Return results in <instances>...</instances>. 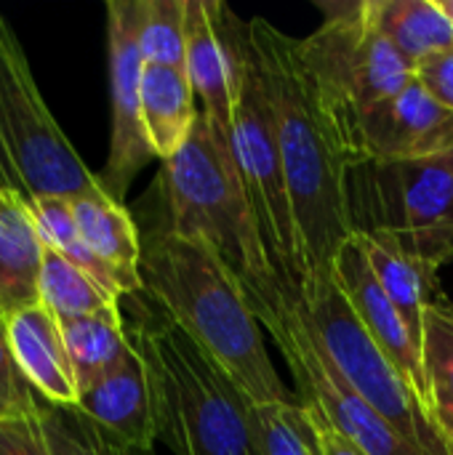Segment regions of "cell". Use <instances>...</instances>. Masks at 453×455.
Returning <instances> with one entry per match:
<instances>
[{
	"mask_svg": "<svg viewBox=\"0 0 453 455\" xmlns=\"http://www.w3.org/2000/svg\"><path fill=\"white\" fill-rule=\"evenodd\" d=\"M248 37L272 107L299 237V296L312 301L334 283L336 253L355 235L347 179L360 157L310 77L299 56V37L262 16L248 21Z\"/></svg>",
	"mask_w": 453,
	"mask_h": 455,
	"instance_id": "6da1fadb",
	"label": "cell"
},
{
	"mask_svg": "<svg viewBox=\"0 0 453 455\" xmlns=\"http://www.w3.org/2000/svg\"><path fill=\"white\" fill-rule=\"evenodd\" d=\"M144 293L259 408L299 400L272 365L243 283L203 243L166 227L142 232Z\"/></svg>",
	"mask_w": 453,
	"mask_h": 455,
	"instance_id": "7a4b0ae2",
	"label": "cell"
},
{
	"mask_svg": "<svg viewBox=\"0 0 453 455\" xmlns=\"http://www.w3.org/2000/svg\"><path fill=\"white\" fill-rule=\"evenodd\" d=\"M125 331L147 371L155 437L171 453L259 455L256 405L160 307Z\"/></svg>",
	"mask_w": 453,
	"mask_h": 455,
	"instance_id": "3957f363",
	"label": "cell"
},
{
	"mask_svg": "<svg viewBox=\"0 0 453 455\" xmlns=\"http://www.w3.org/2000/svg\"><path fill=\"white\" fill-rule=\"evenodd\" d=\"M160 189L168 232L208 245L246 291L283 285L262 245L232 144L203 112L190 141L163 160Z\"/></svg>",
	"mask_w": 453,
	"mask_h": 455,
	"instance_id": "277c9868",
	"label": "cell"
},
{
	"mask_svg": "<svg viewBox=\"0 0 453 455\" xmlns=\"http://www.w3.org/2000/svg\"><path fill=\"white\" fill-rule=\"evenodd\" d=\"M219 27L230 45L232 83H235V115H232V152L243 187L248 192L262 245L283 283V288L299 293V237L275 136L272 107L256 67L248 24H243L224 3H219Z\"/></svg>",
	"mask_w": 453,
	"mask_h": 455,
	"instance_id": "5b68a950",
	"label": "cell"
},
{
	"mask_svg": "<svg viewBox=\"0 0 453 455\" xmlns=\"http://www.w3.org/2000/svg\"><path fill=\"white\" fill-rule=\"evenodd\" d=\"M355 235H387L441 272L453 259V149L414 160H360L347 179Z\"/></svg>",
	"mask_w": 453,
	"mask_h": 455,
	"instance_id": "8992f818",
	"label": "cell"
},
{
	"mask_svg": "<svg viewBox=\"0 0 453 455\" xmlns=\"http://www.w3.org/2000/svg\"><path fill=\"white\" fill-rule=\"evenodd\" d=\"M320 11L323 24L299 40V56L360 157L363 117L414 80V64L374 27L366 0L320 3Z\"/></svg>",
	"mask_w": 453,
	"mask_h": 455,
	"instance_id": "52a82bcc",
	"label": "cell"
},
{
	"mask_svg": "<svg viewBox=\"0 0 453 455\" xmlns=\"http://www.w3.org/2000/svg\"><path fill=\"white\" fill-rule=\"evenodd\" d=\"M0 157L11 187L27 203L35 197H80L104 189L77 157L48 112L27 56L0 13Z\"/></svg>",
	"mask_w": 453,
	"mask_h": 455,
	"instance_id": "ba28073f",
	"label": "cell"
},
{
	"mask_svg": "<svg viewBox=\"0 0 453 455\" xmlns=\"http://www.w3.org/2000/svg\"><path fill=\"white\" fill-rule=\"evenodd\" d=\"M246 293L256 320L286 357L302 403L318 408L344 437H350L368 455H419L328 360L304 317L299 293L283 285L267 293Z\"/></svg>",
	"mask_w": 453,
	"mask_h": 455,
	"instance_id": "9c48e42d",
	"label": "cell"
},
{
	"mask_svg": "<svg viewBox=\"0 0 453 455\" xmlns=\"http://www.w3.org/2000/svg\"><path fill=\"white\" fill-rule=\"evenodd\" d=\"M302 309L336 371L417 453L453 455L430 408L374 344L336 283L326 285L312 301H302Z\"/></svg>",
	"mask_w": 453,
	"mask_h": 455,
	"instance_id": "30bf717a",
	"label": "cell"
},
{
	"mask_svg": "<svg viewBox=\"0 0 453 455\" xmlns=\"http://www.w3.org/2000/svg\"><path fill=\"white\" fill-rule=\"evenodd\" d=\"M139 27H142V0L107 3L112 133H109V155L99 181L104 192L117 203H123V195L128 192L136 173L155 157L142 123L144 56L139 45Z\"/></svg>",
	"mask_w": 453,
	"mask_h": 455,
	"instance_id": "8fae6325",
	"label": "cell"
},
{
	"mask_svg": "<svg viewBox=\"0 0 453 455\" xmlns=\"http://www.w3.org/2000/svg\"><path fill=\"white\" fill-rule=\"evenodd\" d=\"M334 283L339 285V291L350 301L355 317L368 331V336L382 349V355L395 365V371L409 381V387L430 408L422 352H419L411 331L406 328L403 317L387 299L384 288L379 285V280L371 269V261L366 256L360 235H352L339 248L336 261H334Z\"/></svg>",
	"mask_w": 453,
	"mask_h": 455,
	"instance_id": "7c38bea8",
	"label": "cell"
},
{
	"mask_svg": "<svg viewBox=\"0 0 453 455\" xmlns=\"http://www.w3.org/2000/svg\"><path fill=\"white\" fill-rule=\"evenodd\" d=\"M453 149V109L417 80L374 107L360 123L363 160H414Z\"/></svg>",
	"mask_w": 453,
	"mask_h": 455,
	"instance_id": "4fadbf2b",
	"label": "cell"
},
{
	"mask_svg": "<svg viewBox=\"0 0 453 455\" xmlns=\"http://www.w3.org/2000/svg\"><path fill=\"white\" fill-rule=\"evenodd\" d=\"M184 72L195 96L200 99V112L230 139L235 115V83L230 45L219 27L216 0H187Z\"/></svg>",
	"mask_w": 453,
	"mask_h": 455,
	"instance_id": "5bb4252c",
	"label": "cell"
},
{
	"mask_svg": "<svg viewBox=\"0 0 453 455\" xmlns=\"http://www.w3.org/2000/svg\"><path fill=\"white\" fill-rule=\"evenodd\" d=\"M5 339L24 379L40 395V400L59 408L77 405L80 392L75 384L61 325L43 304L5 320Z\"/></svg>",
	"mask_w": 453,
	"mask_h": 455,
	"instance_id": "9a60e30c",
	"label": "cell"
},
{
	"mask_svg": "<svg viewBox=\"0 0 453 455\" xmlns=\"http://www.w3.org/2000/svg\"><path fill=\"white\" fill-rule=\"evenodd\" d=\"M75 408L125 448L152 453L158 437L152 421L150 384L136 349H131L123 365L112 371L104 381L83 392Z\"/></svg>",
	"mask_w": 453,
	"mask_h": 455,
	"instance_id": "2e32d148",
	"label": "cell"
},
{
	"mask_svg": "<svg viewBox=\"0 0 453 455\" xmlns=\"http://www.w3.org/2000/svg\"><path fill=\"white\" fill-rule=\"evenodd\" d=\"M45 243L35 227L29 203L8 187H0V317L40 304V275Z\"/></svg>",
	"mask_w": 453,
	"mask_h": 455,
	"instance_id": "e0dca14e",
	"label": "cell"
},
{
	"mask_svg": "<svg viewBox=\"0 0 453 455\" xmlns=\"http://www.w3.org/2000/svg\"><path fill=\"white\" fill-rule=\"evenodd\" d=\"M72 211L83 243L117 272L125 296L142 293V232L123 203L112 200L104 189H96L72 197Z\"/></svg>",
	"mask_w": 453,
	"mask_h": 455,
	"instance_id": "ac0fdd59",
	"label": "cell"
},
{
	"mask_svg": "<svg viewBox=\"0 0 453 455\" xmlns=\"http://www.w3.org/2000/svg\"><path fill=\"white\" fill-rule=\"evenodd\" d=\"M371 269L384 288L387 299L403 317L406 328L411 331L419 352H422V333H425V315L430 307L446 301L438 272L427 269L417 259H411L392 237L387 235H360Z\"/></svg>",
	"mask_w": 453,
	"mask_h": 455,
	"instance_id": "d6986e66",
	"label": "cell"
},
{
	"mask_svg": "<svg viewBox=\"0 0 453 455\" xmlns=\"http://www.w3.org/2000/svg\"><path fill=\"white\" fill-rule=\"evenodd\" d=\"M200 109L190 77L179 67L144 64L142 75V123L155 157H174L192 136Z\"/></svg>",
	"mask_w": 453,
	"mask_h": 455,
	"instance_id": "ffe728a7",
	"label": "cell"
},
{
	"mask_svg": "<svg viewBox=\"0 0 453 455\" xmlns=\"http://www.w3.org/2000/svg\"><path fill=\"white\" fill-rule=\"evenodd\" d=\"M59 325L64 333L67 355H69L80 395L93 389L112 371H117L133 349L120 307L75 317V320H64Z\"/></svg>",
	"mask_w": 453,
	"mask_h": 455,
	"instance_id": "44dd1931",
	"label": "cell"
},
{
	"mask_svg": "<svg viewBox=\"0 0 453 455\" xmlns=\"http://www.w3.org/2000/svg\"><path fill=\"white\" fill-rule=\"evenodd\" d=\"M366 5L374 27L411 64L453 48V24L441 0H366Z\"/></svg>",
	"mask_w": 453,
	"mask_h": 455,
	"instance_id": "7402d4cb",
	"label": "cell"
},
{
	"mask_svg": "<svg viewBox=\"0 0 453 455\" xmlns=\"http://www.w3.org/2000/svg\"><path fill=\"white\" fill-rule=\"evenodd\" d=\"M422 365L430 397V413L453 448V304H435L425 315Z\"/></svg>",
	"mask_w": 453,
	"mask_h": 455,
	"instance_id": "603a6c76",
	"label": "cell"
},
{
	"mask_svg": "<svg viewBox=\"0 0 453 455\" xmlns=\"http://www.w3.org/2000/svg\"><path fill=\"white\" fill-rule=\"evenodd\" d=\"M117 301L120 299L107 293L80 267L67 261L61 253L45 248V261H43V275H40V304L59 323L120 307Z\"/></svg>",
	"mask_w": 453,
	"mask_h": 455,
	"instance_id": "cb8c5ba5",
	"label": "cell"
},
{
	"mask_svg": "<svg viewBox=\"0 0 453 455\" xmlns=\"http://www.w3.org/2000/svg\"><path fill=\"white\" fill-rule=\"evenodd\" d=\"M259 455H320L310 411L302 400L254 408Z\"/></svg>",
	"mask_w": 453,
	"mask_h": 455,
	"instance_id": "d4e9b609",
	"label": "cell"
},
{
	"mask_svg": "<svg viewBox=\"0 0 453 455\" xmlns=\"http://www.w3.org/2000/svg\"><path fill=\"white\" fill-rule=\"evenodd\" d=\"M40 421L53 455H155V451L144 453L125 448L91 419H85L77 408H59L43 400Z\"/></svg>",
	"mask_w": 453,
	"mask_h": 455,
	"instance_id": "484cf974",
	"label": "cell"
},
{
	"mask_svg": "<svg viewBox=\"0 0 453 455\" xmlns=\"http://www.w3.org/2000/svg\"><path fill=\"white\" fill-rule=\"evenodd\" d=\"M139 45L144 64L184 69L187 0H142Z\"/></svg>",
	"mask_w": 453,
	"mask_h": 455,
	"instance_id": "4316f807",
	"label": "cell"
},
{
	"mask_svg": "<svg viewBox=\"0 0 453 455\" xmlns=\"http://www.w3.org/2000/svg\"><path fill=\"white\" fill-rule=\"evenodd\" d=\"M40 395L24 379L8 339L0 336V419H19L32 416L40 411Z\"/></svg>",
	"mask_w": 453,
	"mask_h": 455,
	"instance_id": "83f0119b",
	"label": "cell"
},
{
	"mask_svg": "<svg viewBox=\"0 0 453 455\" xmlns=\"http://www.w3.org/2000/svg\"><path fill=\"white\" fill-rule=\"evenodd\" d=\"M0 455H53L48 448L40 411L19 419H0Z\"/></svg>",
	"mask_w": 453,
	"mask_h": 455,
	"instance_id": "f1b7e54d",
	"label": "cell"
},
{
	"mask_svg": "<svg viewBox=\"0 0 453 455\" xmlns=\"http://www.w3.org/2000/svg\"><path fill=\"white\" fill-rule=\"evenodd\" d=\"M414 80L443 107L453 109V48L430 53L414 64Z\"/></svg>",
	"mask_w": 453,
	"mask_h": 455,
	"instance_id": "f546056e",
	"label": "cell"
},
{
	"mask_svg": "<svg viewBox=\"0 0 453 455\" xmlns=\"http://www.w3.org/2000/svg\"><path fill=\"white\" fill-rule=\"evenodd\" d=\"M307 411H310V419H312V429H315V437H318L320 455H368L360 445H355L350 437H344L318 408L307 405Z\"/></svg>",
	"mask_w": 453,
	"mask_h": 455,
	"instance_id": "4dcf8cb0",
	"label": "cell"
},
{
	"mask_svg": "<svg viewBox=\"0 0 453 455\" xmlns=\"http://www.w3.org/2000/svg\"><path fill=\"white\" fill-rule=\"evenodd\" d=\"M441 5H443V11H446V16L451 19V24H453V0H441Z\"/></svg>",
	"mask_w": 453,
	"mask_h": 455,
	"instance_id": "1f68e13d",
	"label": "cell"
},
{
	"mask_svg": "<svg viewBox=\"0 0 453 455\" xmlns=\"http://www.w3.org/2000/svg\"><path fill=\"white\" fill-rule=\"evenodd\" d=\"M0 336H5V320L0 317Z\"/></svg>",
	"mask_w": 453,
	"mask_h": 455,
	"instance_id": "d6a6232c",
	"label": "cell"
}]
</instances>
